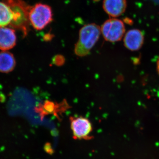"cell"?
Returning a JSON list of instances; mask_svg holds the SVG:
<instances>
[{
	"mask_svg": "<svg viewBox=\"0 0 159 159\" xmlns=\"http://www.w3.org/2000/svg\"><path fill=\"white\" fill-rule=\"evenodd\" d=\"M101 33V28L97 24L93 23L83 26L80 30L79 39L74 48L75 54L79 57L88 55L98 41Z\"/></svg>",
	"mask_w": 159,
	"mask_h": 159,
	"instance_id": "1",
	"label": "cell"
},
{
	"mask_svg": "<svg viewBox=\"0 0 159 159\" xmlns=\"http://www.w3.org/2000/svg\"><path fill=\"white\" fill-rule=\"evenodd\" d=\"M8 4L13 11V20L9 27L22 32L24 36H27L30 31L29 12L31 6L24 0H3Z\"/></svg>",
	"mask_w": 159,
	"mask_h": 159,
	"instance_id": "2",
	"label": "cell"
},
{
	"mask_svg": "<svg viewBox=\"0 0 159 159\" xmlns=\"http://www.w3.org/2000/svg\"><path fill=\"white\" fill-rule=\"evenodd\" d=\"M30 25L35 30L44 29L53 20V12L48 5L38 3L31 6L29 10Z\"/></svg>",
	"mask_w": 159,
	"mask_h": 159,
	"instance_id": "3",
	"label": "cell"
},
{
	"mask_svg": "<svg viewBox=\"0 0 159 159\" xmlns=\"http://www.w3.org/2000/svg\"><path fill=\"white\" fill-rule=\"evenodd\" d=\"M101 33L107 41L111 43L119 41L124 37L125 28L124 23L116 18H111L102 24Z\"/></svg>",
	"mask_w": 159,
	"mask_h": 159,
	"instance_id": "4",
	"label": "cell"
},
{
	"mask_svg": "<svg viewBox=\"0 0 159 159\" xmlns=\"http://www.w3.org/2000/svg\"><path fill=\"white\" fill-rule=\"evenodd\" d=\"M71 129L75 139H89L93 130L89 120L83 117L70 118Z\"/></svg>",
	"mask_w": 159,
	"mask_h": 159,
	"instance_id": "5",
	"label": "cell"
},
{
	"mask_svg": "<svg viewBox=\"0 0 159 159\" xmlns=\"http://www.w3.org/2000/svg\"><path fill=\"white\" fill-rule=\"evenodd\" d=\"M124 46L131 51H137L142 48L144 42V36L142 31L138 29L129 30L123 38Z\"/></svg>",
	"mask_w": 159,
	"mask_h": 159,
	"instance_id": "6",
	"label": "cell"
},
{
	"mask_svg": "<svg viewBox=\"0 0 159 159\" xmlns=\"http://www.w3.org/2000/svg\"><path fill=\"white\" fill-rule=\"evenodd\" d=\"M102 7L110 17H119L125 12L127 7L126 0H103Z\"/></svg>",
	"mask_w": 159,
	"mask_h": 159,
	"instance_id": "7",
	"label": "cell"
},
{
	"mask_svg": "<svg viewBox=\"0 0 159 159\" xmlns=\"http://www.w3.org/2000/svg\"><path fill=\"white\" fill-rule=\"evenodd\" d=\"M17 42L14 29L11 27H0V50L7 51L13 48Z\"/></svg>",
	"mask_w": 159,
	"mask_h": 159,
	"instance_id": "8",
	"label": "cell"
},
{
	"mask_svg": "<svg viewBox=\"0 0 159 159\" xmlns=\"http://www.w3.org/2000/svg\"><path fill=\"white\" fill-rule=\"evenodd\" d=\"M16 65L13 54L7 51L0 52V72L9 73L14 70Z\"/></svg>",
	"mask_w": 159,
	"mask_h": 159,
	"instance_id": "9",
	"label": "cell"
},
{
	"mask_svg": "<svg viewBox=\"0 0 159 159\" xmlns=\"http://www.w3.org/2000/svg\"><path fill=\"white\" fill-rule=\"evenodd\" d=\"M13 11L5 2H0V27L10 26L13 20Z\"/></svg>",
	"mask_w": 159,
	"mask_h": 159,
	"instance_id": "10",
	"label": "cell"
},
{
	"mask_svg": "<svg viewBox=\"0 0 159 159\" xmlns=\"http://www.w3.org/2000/svg\"><path fill=\"white\" fill-rule=\"evenodd\" d=\"M157 71L158 72V74L159 75V56L158 58L157 61Z\"/></svg>",
	"mask_w": 159,
	"mask_h": 159,
	"instance_id": "11",
	"label": "cell"
}]
</instances>
